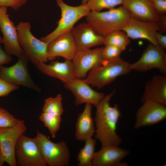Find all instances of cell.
<instances>
[{"instance_id": "cell-15", "label": "cell", "mask_w": 166, "mask_h": 166, "mask_svg": "<svg viewBox=\"0 0 166 166\" xmlns=\"http://www.w3.org/2000/svg\"><path fill=\"white\" fill-rule=\"evenodd\" d=\"M122 30L129 38L144 39L154 45H158L156 37V33L160 30L158 22L142 21L131 17Z\"/></svg>"}, {"instance_id": "cell-2", "label": "cell", "mask_w": 166, "mask_h": 166, "mask_svg": "<svg viewBox=\"0 0 166 166\" xmlns=\"http://www.w3.org/2000/svg\"><path fill=\"white\" fill-rule=\"evenodd\" d=\"M86 17L87 22L97 33L104 37L122 30L131 17L123 6L105 12L90 11Z\"/></svg>"}, {"instance_id": "cell-29", "label": "cell", "mask_w": 166, "mask_h": 166, "mask_svg": "<svg viewBox=\"0 0 166 166\" xmlns=\"http://www.w3.org/2000/svg\"><path fill=\"white\" fill-rule=\"evenodd\" d=\"M124 50L121 49L111 45H105L102 48V54L105 61L115 59L120 57Z\"/></svg>"}, {"instance_id": "cell-30", "label": "cell", "mask_w": 166, "mask_h": 166, "mask_svg": "<svg viewBox=\"0 0 166 166\" xmlns=\"http://www.w3.org/2000/svg\"><path fill=\"white\" fill-rule=\"evenodd\" d=\"M18 89V85L10 84L0 77V97L6 96Z\"/></svg>"}, {"instance_id": "cell-11", "label": "cell", "mask_w": 166, "mask_h": 166, "mask_svg": "<svg viewBox=\"0 0 166 166\" xmlns=\"http://www.w3.org/2000/svg\"><path fill=\"white\" fill-rule=\"evenodd\" d=\"M102 48L77 49L72 60L75 77L84 79L88 72L104 62L102 54Z\"/></svg>"}, {"instance_id": "cell-23", "label": "cell", "mask_w": 166, "mask_h": 166, "mask_svg": "<svg viewBox=\"0 0 166 166\" xmlns=\"http://www.w3.org/2000/svg\"><path fill=\"white\" fill-rule=\"evenodd\" d=\"M83 147L79 152L77 156L78 166H92V161L95 153L96 140L93 137L85 141Z\"/></svg>"}, {"instance_id": "cell-25", "label": "cell", "mask_w": 166, "mask_h": 166, "mask_svg": "<svg viewBox=\"0 0 166 166\" xmlns=\"http://www.w3.org/2000/svg\"><path fill=\"white\" fill-rule=\"evenodd\" d=\"M62 99L61 94H57L55 97H49L46 99L42 108V112L61 116L64 112Z\"/></svg>"}, {"instance_id": "cell-6", "label": "cell", "mask_w": 166, "mask_h": 166, "mask_svg": "<svg viewBox=\"0 0 166 166\" xmlns=\"http://www.w3.org/2000/svg\"><path fill=\"white\" fill-rule=\"evenodd\" d=\"M34 138L47 165H68L70 153L69 148L65 141L57 143L52 142L38 130H37L36 135Z\"/></svg>"}, {"instance_id": "cell-19", "label": "cell", "mask_w": 166, "mask_h": 166, "mask_svg": "<svg viewBox=\"0 0 166 166\" xmlns=\"http://www.w3.org/2000/svg\"><path fill=\"white\" fill-rule=\"evenodd\" d=\"M72 31L77 49H90L104 44V37L97 33L87 22L79 24Z\"/></svg>"}, {"instance_id": "cell-36", "label": "cell", "mask_w": 166, "mask_h": 166, "mask_svg": "<svg viewBox=\"0 0 166 166\" xmlns=\"http://www.w3.org/2000/svg\"><path fill=\"white\" fill-rule=\"evenodd\" d=\"M3 43L2 38L0 36V44Z\"/></svg>"}, {"instance_id": "cell-5", "label": "cell", "mask_w": 166, "mask_h": 166, "mask_svg": "<svg viewBox=\"0 0 166 166\" xmlns=\"http://www.w3.org/2000/svg\"><path fill=\"white\" fill-rule=\"evenodd\" d=\"M56 2L61 11L57 26L51 33L40 39L48 44L61 35L72 30L75 24L90 11L87 4L73 6L67 4L63 0H56Z\"/></svg>"}, {"instance_id": "cell-21", "label": "cell", "mask_w": 166, "mask_h": 166, "mask_svg": "<svg viewBox=\"0 0 166 166\" xmlns=\"http://www.w3.org/2000/svg\"><path fill=\"white\" fill-rule=\"evenodd\" d=\"M165 76L155 75L145 83L142 102L151 101L166 105Z\"/></svg>"}, {"instance_id": "cell-4", "label": "cell", "mask_w": 166, "mask_h": 166, "mask_svg": "<svg viewBox=\"0 0 166 166\" xmlns=\"http://www.w3.org/2000/svg\"><path fill=\"white\" fill-rule=\"evenodd\" d=\"M19 43L26 57L35 65L48 60V44L38 39L31 32V26L28 22H21L17 26Z\"/></svg>"}, {"instance_id": "cell-14", "label": "cell", "mask_w": 166, "mask_h": 166, "mask_svg": "<svg viewBox=\"0 0 166 166\" xmlns=\"http://www.w3.org/2000/svg\"><path fill=\"white\" fill-rule=\"evenodd\" d=\"M89 85L83 79L76 77L64 84L65 88L74 95L76 105L89 103L96 107L105 95L93 90Z\"/></svg>"}, {"instance_id": "cell-22", "label": "cell", "mask_w": 166, "mask_h": 166, "mask_svg": "<svg viewBox=\"0 0 166 166\" xmlns=\"http://www.w3.org/2000/svg\"><path fill=\"white\" fill-rule=\"evenodd\" d=\"M92 105L85 104L83 111L77 116L75 123V137L78 141L85 142L93 137L95 132L94 120L92 116Z\"/></svg>"}, {"instance_id": "cell-17", "label": "cell", "mask_w": 166, "mask_h": 166, "mask_svg": "<svg viewBox=\"0 0 166 166\" xmlns=\"http://www.w3.org/2000/svg\"><path fill=\"white\" fill-rule=\"evenodd\" d=\"M34 65L42 73L57 78L64 84L69 82L75 77L72 61L65 60L63 62L53 61L49 64L39 62Z\"/></svg>"}, {"instance_id": "cell-35", "label": "cell", "mask_w": 166, "mask_h": 166, "mask_svg": "<svg viewBox=\"0 0 166 166\" xmlns=\"http://www.w3.org/2000/svg\"><path fill=\"white\" fill-rule=\"evenodd\" d=\"M88 0H82L81 4H86Z\"/></svg>"}, {"instance_id": "cell-12", "label": "cell", "mask_w": 166, "mask_h": 166, "mask_svg": "<svg viewBox=\"0 0 166 166\" xmlns=\"http://www.w3.org/2000/svg\"><path fill=\"white\" fill-rule=\"evenodd\" d=\"M7 7L0 6V30L5 51L18 58L25 55L18 41L17 27L7 14Z\"/></svg>"}, {"instance_id": "cell-18", "label": "cell", "mask_w": 166, "mask_h": 166, "mask_svg": "<svg viewBox=\"0 0 166 166\" xmlns=\"http://www.w3.org/2000/svg\"><path fill=\"white\" fill-rule=\"evenodd\" d=\"M122 5L134 18L146 22L159 21L160 15L149 0H123Z\"/></svg>"}, {"instance_id": "cell-3", "label": "cell", "mask_w": 166, "mask_h": 166, "mask_svg": "<svg viewBox=\"0 0 166 166\" xmlns=\"http://www.w3.org/2000/svg\"><path fill=\"white\" fill-rule=\"evenodd\" d=\"M130 64L121 57L105 61L101 65L91 69L83 79L89 85L101 88L110 84L117 77L131 70Z\"/></svg>"}, {"instance_id": "cell-31", "label": "cell", "mask_w": 166, "mask_h": 166, "mask_svg": "<svg viewBox=\"0 0 166 166\" xmlns=\"http://www.w3.org/2000/svg\"><path fill=\"white\" fill-rule=\"evenodd\" d=\"M27 1V0H0V6L9 7L17 10L25 4Z\"/></svg>"}, {"instance_id": "cell-26", "label": "cell", "mask_w": 166, "mask_h": 166, "mask_svg": "<svg viewBox=\"0 0 166 166\" xmlns=\"http://www.w3.org/2000/svg\"><path fill=\"white\" fill-rule=\"evenodd\" d=\"M39 118L48 129L52 137L55 138L60 128L61 116L42 112L39 116Z\"/></svg>"}, {"instance_id": "cell-28", "label": "cell", "mask_w": 166, "mask_h": 166, "mask_svg": "<svg viewBox=\"0 0 166 166\" xmlns=\"http://www.w3.org/2000/svg\"><path fill=\"white\" fill-rule=\"evenodd\" d=\"M4 108L0 107V127L13 126L19 121Z\"/></svg>"}, {"instance_id": "cell-8", "label": "cell", "mask_w": 166, "mask_h": 166, "mask_svg": "<svg viewBox=\"0 0 166 166\" xmlns=\"http://www.w3.org/2000/svg\"><path fill=\"white\" fill-rule=\"evenodd\" d=\"M17 166H47L34 138L23 134L19 138L15 149Z\"/></svg>"}, {"instance_id": "cell-1", "label": "cell", "mask_w": 166, "mask_h": 166, "mask_svg": "<svg viewBox=\"0 0 166 166\" xmlns=\"http://www.w3.org/2000/svg\"><path fill=\"white\" fill-rule=\"evenodd\" d=\"M114 93L113 91L105 95L95 107V137L101 143L102 147L119 146L122 142L121 138L116 132L121 113L117 104L113 106L110 105V101Z\"/></svg>"}, {"instance_id": "cell-34", "label": "cell", "mask_w": 166, "mask_h": 166, "mask_svg": "<svg viewBox=\"0 0 166 166\" xmlns=\"http://www.w3.org/2000/svg\"><path fill=\"white\" fill-rule=\"evenodd\" d=\"M156 37L158 45L166 49V36L157 32L156 34Z\"/></svg>"}, {"instance_id": "cell-16", "label": "cell", "mask_w": 166, "mask_h": 166, "mask_svg": "<svg viewBox=\"0 0 166 166\" xmlns=\"http://www.w3.org/2000/svg\"><path fill=\"white\" fill-rule=\"evenodd\" d=\"M77 51V47L72 30L61 35L48 44V60L53 61L57 57L72 61Z\"/></svg>"}, {"instance_id": "cell-33", "label": "cell", "mask_w": 166, "mask_h": 166, "mask_svg": "<svg viewBox=\"0 0 166 166\" xmlns=\"http://www.w3.org/2000/svg\"><path fill=\"white\" fill-rule=\"evenodd\" d=\"M12 60V58L10 55L2 49L0 44V66L9 63Z\"/></svg>"}, {"instance_id": "cell-27", "label": "cell", "mask_w": 166, "mask_h": 166, "mask_svg": "<svg viewBox=\"0 0 166 166\" xmlns=\"http://www.w3.org/2000/svg\"><path fill=\"white\" fill-rule=\"evenodd\" d=\"M123 0H88L86 4L90 11H101L103 9L114 8L117 5L122 4Z\"/></svg>"}, {"instance_id": "cell-7", "label": "cell", "mask_w": 166, "mask_h": 166, "mask_svg": "<svg viewBox=\"0 0 166 166\" xmlns=\"http://www.w3.org/2000/svg\"><path fill=\"white\" fill-rule=\"evenodd\" d=\"M27 127L23 120L15 125L0 127V166L7 163L10 166H17L15 149L19 137L26 132Z\"/></svg>"}, {"instance_id": "cell-32", "label": "cell", "mask_w": 166, "mask_h": 166, "mask_svg": "<svg viewBox=\"0 0 166 166\" xmlns=\"http://www.w3.org/2000/svg\"><path fill=\"white\" fill-rule=\"evenodd\" d=\"M150 1L158 14L163 15L166 14V0H151Z\"/></svg>"}, {"instance_id": "cell-13", "label": "cell", "mask_w": 166, "mask_h": 166, "mask_svg": "<svg viewBox=\"0 0 166 166\" xmlns=\"http://www.w3.org/2000/svg\"><path fill=\"white\" fill-rule=\"evenodd\" d=\"M143 103L136 113L135 128L154 125L166 118L165 105L151 101Z\"/></svg>"}, {"instance_id": "cell-20", "label": "cell", "mask_w": 166, "mask_h": 166, "mask_svg": "<svg viewBox=\"0 0 166 166\" xmlns=\"http://www.w3.org/2000/svg\"><path fill=\"white\" fill-rule=\"evenodd\" d=\"M129 153L128 151L119 146L109 145L102 147L95 152L92 161V166H116L126 165L121 161Z\"/></svg>"}, {"instance_id": "cell-9", "label": "cell", "mask_w": 166, "mask_h": 166, "mask_svg": "<svg viewBox=\"0 0 166 166\" xmlns=\"http://www.w3.org/2000/svg\"><path fill=\"white\" fill-rule=\"evenodd\" d=\"M18 58L16 63L11 66H0V77L10 84L40 91V88L34 83L30 75L28 59L25 55Z\"/></svg>"}, {"instance_id": "cell-10", "label": "cell", "mask_w": 166, "mask_h": 166, "mask_svg": "<svg viewBox=\"0 0 166 166\" xmlns=\"http://www.w3.org/2000/svg\"><path fill=\"white\" fill-rule=\"evenodd\" d=\"M164 48L159 45L150 43L139 59L130 64L132 70L145 72L156 68L164 75L166 74V54Z\"/></svg>"}, {"instance_id": "cell-24", "label": "cell", "mask_w": 166, "mask_h": 166, "mask_svg": "<svg viewBox=\"0 0 166 166\" xmlns=\"http://www.w3.org/2000/svg\"><path fill=\"white\" fill-rule=\"evenodd\" d=\"M130 42L129 37L122 30L114 31L104 37L105 45H111L124 50Z\"/></svg>"}, {"instance_id": "cell-37", "label": "cell", "mask_w": 166, "mask_h": 166, "mask_svg": "<svg viewBox=\"0 0 166 166\" xmlns=\"http://www.w3.org/2000/svg\"><path fill=\"white\" fill-rule=\"evenodd\" d=\"M149 0L151 1V0Z\"/></svg>"}]
</instances>
